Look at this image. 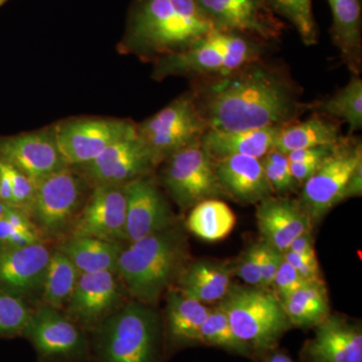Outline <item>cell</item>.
I'll return each instance as SVG.
<instances>
[{"instance_id": "6da1fadb", "label": "cell", "mask_w": 362, "mask_h": 362, "mask_svg": "<svg viewBox=\"0 0 362 362\" xmlns=\"http://www.w3.org/2000/svg\"><path fill=\"white\" fill-rule=\"evenodd\" d=\"M192 92L209 129L282 127L310 111L289 73L263 59L223 77L197 80Z\"/></svg>"}, {"instance_id": "7a4b0ae2", "label": "cell", "mask_w": 362, "mask_h": 362, "mask_svg": "<svg viewBox=\"0 0 362 362\" xmlns=\"http://www.w3.org/2000/svg\"><path fill=\"white\" fill-rule=\"evenodd\" d=\"M188 264L187 235L175 225L123 247L116 273L133 299L153 306Z\"/></svg>"}, {"instance_id": "3957f363", "label": "cell", "mask_w": 362, "mask_h": 362, "mask_svg": "<svg viewBox=\"0 0 362 362\" xmlns=\"http://www.w3.org/2000/svg\"><path fill=\"white\" fill-rule=\"evenodd\" d=\"M214 25L195 0H137L128 25V47L158 58L188 49Z\"/></svg>"}, {"instance_id": "277c9868", "label": "cell", "mask_w": 362, "mask_h": 362, "mask_svg": "<svg viewBox=\"0 0 362 362\" xmlns=\"http://www.w3.org/2000/svg\"><path fill=\"white\" fill-rule=\"evenodd\" d=\"M89 335L94 362H168L163 319L153 306L134 299Z\"/></svg>"}, {"instance_id": "5b68a950", "label": "cell", "mask_w": 362, "mask_h": 362, "mask_svg": "<svg viewBox=\"0 0 362 362\" xmlns=\"http://www.w3.org/2000/svg\"><path fill=\"white\" fill-rule=\"evenodd\" d=\"M218 306L225 312L235 337L255 361L278 349L292 325L282 301L271 289L233 284Z\"/></svg>"}, {"instance_id": "8992f818", "label": "cell", "mask_w": 362, "mask_h": 362, "mask_svg": "<svg viewBox=\"0 0 362 362\" xmlns=\"http://www.w3.org/2000/svg\"><path fill=\"white\" fill-rule=\"evenodd\" d=\"M269 45L240 33L214 30L185 51L157 59L154 77L189 76L197 80L223 77L263 59Z\"/></svg>"}, {"instance_id": "52a82bcc", "label": "cell", "mask_w": 362, "mask_h": 362, "mask_svg": "<svg viewBox=\"0 0 362 362\" xmlns=\"http://www.w3.org/2000/svg\"><path fill=\"white\" fill-rule=\"evenodd\" d=\"M207 129L192 90L137 125L138 134L157 164L181 149L201 142Z\"/></svg>"}, {"instance_id": "ba28073f", "label": "cell", "mask_w": 362, "mask_h": 362, "mask_svg": "<svg viewBox=\"0 0 362 362\" xmlns=\"http://www.w3.org/2000/svg\"><path fill=\"white\" fill-rule=\"evenodd\" d=\"M361 162V140L342 136L315 173L302 185L299 202L313 226L318 225L333 207L344 201L345 187Z\"/></svg>"}, {"instance_id": "9c48e42d", "label": "cell", "mask_w": 362, "mask_h": 362, "mask_svg": "<svg viewBox=\"0 0 362 362\" xmlns=\"http://www.w3.org/2000/svg\"><path fill=\"white\" fill-rule=\"evenodd\" d=\"M161 182L183 211L199 202L226 199L216 173V161L201 142L175 152L164 160Z\"/></svg>"}, {"instance_id": "30bf717a", "label": "cell", "mask_w": 362, "mask_h": 362, "mask_svg": "<svg viewBox=\"0 0 362 362\" xmlns=\"http://www.w3.org/2000/svg\"><path fill=\"white\" fill-rule=\"evenodd\" d=\"M21 335L32 343L39 362L93 361L89 333L47 305L32 312Z\"/></svg>"}, {"instance_id": "8fae6325", "label": "cell", "mask_w": 362, "mask_h": 362, "mask_svg": "<svg viewBox=\"0 0 362 362\" xmlns=\"http://www.w3.org/2000/svg\"><path fill=\"white\" fill-rule=\"evenodd\" d=\"M137 132V125L119 119H80L59 124L54 138L68 166H84L105 149Z\"/></svg>"}, {"instance_id": "7c38bea8", "label": "cell", "mask_w": 362, "mask_h": 362, "mask_svg": "<svg viewBox=\"0 0 362 362\" xmlns=\"http://www.w3.org/2000/svg\"><path fill=\"white\" fill-rule=\"evenodd\" d=\"M214 30L240 33L270 45L285 25L265 0H195Z\"/></svg>"}, {"instance_id": "4fadbf2b", "label": "cell", "mask_w": 362, "mask_h": 362, "mask_svg": "<svg viewBox=\"0 0 362 362\" xmlns=\"http://www.w3.org/2000/svg\"><path fill=\"white\" fill-rule=\"evenodd\" d=\"M70 166L37 183L32 211L37 226L49 238L63 235L74 223L82 197V181Z\"/></svg>"}, {"instance_id": "5bb4252c", "label": "cell", "mask_w": 362, "mask_h": 362, "mask_svg": "<svg viewBox=\"0 0 362 362\" xmlns=\"http://www.w3.org/2000/svg\"><path fill=\"white\" fill-rule=\"evenodd\" d=\"M115 272L82 274L78 277L66 314L88 333L120 308L122 288Z\"/></svg>"}, {"instance_id": "9a60e30c", "label": "cell", "mask_w": 362, "mask_h": 362, "mask_svg": "<svg viewBox=\"0 0 362 362\" xmlns=\"http://www.w3.org/2000/svg\"><path fill=\"white\" fill-rule=\"evenodd\" d=\"M157 162L137 132L104 150L97 158L81 166L85 175L98 185H124L150 175Z\"/></svg>"}, {"instance_id": "2e32d148", "label": "cell", "mask_w": 362, "mask_h": 362, "mask_svg": "<svg viewBox=\"0 0 362 362\" xmlns=\"http://www.w3.org/2000/svg\"><path fill=\"white\" fill-rule=\"evenodd\" d=\"M124 188L127 242H136L176 225L175 214L151 175L136 178Z\"/></svg>"}, {"instance_id": "e0dca14e", "label": "cell", "mask_w": 362, "mask_h": 362, "mask_svg": "<svg viewBox=\"0 0 362 362\" xmlns=\"http://www.w3.org/2000/svg\"><path fill=\"white\" fill-rule=\"evenodd\" d=\"M73 223L71 235L112 242L127 240L124 185H96L82 213Z\"/></svg>"}, {"instance_id": "ac0fdd59", "label": "cell", "mask_w": 362, "mask_h": 362, "mask_svg": "<svg viewBox=\"0 0 362 362\" xmlns=\"http://www.w3.org/2000/svg\"><path fill=\"white\" fill-rule=\"evenodd\" d=\"M0 160L18 169L35 185L68 168L59 153L54 130L25 133L1 140Z\"/></svg>"}, {"instance_id": "d6986e66", "label": "cell", "mask_w": 362, "mask_h": 362, "mask_svg": "<svg viewBox=\"0 0 362 362\" xmlns=\"http://www.w3.org/2000/svg\"><path fill=\"white\" fill-rule=\"evenodd\" d=\"M301 362H362L361 324L330 314L314 327L300 351Z\"/></svg>"}, {"instance_id": "ffe728a7", "label": "cell", "mask_w": 362, "mask_h": 362, "mask_svg": "<svg viewBox=\"0 0 362 362\" xmlns=\"http://www.w3.org/2000/svg\"><path fill=\"white\" fill-rule=\"evenodd\" d=\"M257 225L262 242L285 252L293 240L313 228L299 199L272 195L257 204Z\"/></svg>"}, {"instance_id": "44dd1931", "label": "cell", "mask_w": 362, "mask_h": 362, "mask_svg": "<svg viewBox=\"0 0 362 362\" xmlns=\"http://www.w3.org/2000/svg\"><path fill=\"white\" fill-rule=\"evenodd\" d=\"M52 252L42 242L30 246L0 247V286L11 294L42 289Z\"/></svg>"}, {"instance_id": "7402d4cb", "label": "cell", "mask_w": 362, "mask_h": 362, "mask_svg": "<svg viewBox=\"0 0 362 362\" xmlns=\"http://www.w3.org/2000/svg\"><path fill=\"white\" fill-rule=\"evenodd\" d=\"M216 173L226 199L240 204H257L275 195L261 159L246 156L218 159Z\"/></svg>"}, {"instance_id": "603a6c76", "label": "cell", "mask_w": 362, "mask_h": 362, "mask_svg": "<svg viewBox=\"0 0 362 362\" xmlns=\"http://www.w3.org/2000/svg\"><path fill=\"white\" fill-rule=\"evenodd\" d=\"M211 308L187 296L180 289H170L163 319L164 341L168 358L180 350L201 346V329Z\"/></svg>"}, {"instance_id": "cb8c5ba5", "label": "cell", "mask_w": 362, "mask_h": 362, "mask_svg": "<svg viewBox=\"0 0 362 362\" xmlns=\"http://www.w3.org/2000/svg\"><path fill=\"white\" fill-rule=\"evenodd\" d=\"M230 262L199 259L185 267L176 285L177 289L204 304L220 302L233 285Z\"/></svg>"}, {"instance_id": "d4e9b609", "label": "cell", "mask_w": 362, "mask_h": 362, "mask_svg": "<svg viewBox=\"0 0 362 362\" xmlns=\"http://www.w3.org/2000/svg\"><path fill=\"white\" fill-rule=\"evenodd\" d=\"M281 127L243 131L207 129L201 145L214 161L233 156L262 159L274 148Z\"/></svg>"}, {"instance_id": "484cf974", "label": "cell", "mask_w": 362, "mask_h": 362, "mask_svg": "<svg viewBox=\"0 0 362 362\" xmlns=\"http://www.w3.org/2000/svg\"><path fill=\"white\" fill-rule=\"evenodd\" d=\"M332 13L330 33L343 63L354 75L362 68L361 0H328Z\"/></svg>"}, {"instance_id": "4316f807", "label": "cell", "mask_w": 362, "mask_h": 362, "mask_svg": "<svg viewBox=\"0 0 362 362\" xmlns=\"http://www.w3.org/2000/svg\"><path fill=\"white\" fill-rule=\"evenodd\" d=\"M342 135L335 119L313 113L305 121H295L279 129L274 148L287 156L295 150L337 144Z\"/></svg>"}, {"instance_id": "83f0119b", "label": "cell", "mask_w": 362, "mask_h": 362, "mask_svg": "<svg viewBox=\"0 0 362 362\" xmlns=\"http://www.w3.org/2000/svg\"><path fill=\"white\" fill-rule=\"evenodd\" d=\"M121 242L98 239L93 237L71 235L59 250L71 259L82 274L98 272H115L119 257L123 250Z\"/></svg>"}, {"instance_id": "f1b7e54d", "label": "cell", "mask_w": 362, "mask_h": 362, "mask_svg": "<svg viewBox=\"0 0 362 362\" xmlns=\"http://www.w3.org/2000/svg\"><path fill=\"white\" fill-rule=\"evenodd\" d=\"M292 327L310 329L330 315L325 283H310L282 301Z\"/></svg>"}, {"instance_id": "f546056e", "label": "cell", "mask_w": 362, "mask_h": 362, "mask_svg": "<svg viewBox=\"0 0 362 362\" xmlns=\"http://www.w3.org/2000/svg\"><path fill=\"white\" fill-rule=\"evenodd\" d=\"M237 223V216L220 199H206L192 207L187 220L190 233L206 242L226 239Z\"/></svg>"}, {"instance_id": "4dcf8cb0", "label": "cell", "mask_w": 362, "mask_h": 362, "mask_svg": "<svg viewBox=\"0 0 362 362\" xmlns=\"http://www.w3.org/2000/svg\"><path fill=\"white\" fill-rule=\"evenodd\" d=\"M310 111L349 124V132L362 128V81L359 76L351 80L332 96L310 103Z\"/></svg>"}, {"instance_id": "1f68e13d", "label": "cell", "mask_w": 362, "mask_h": 362, "mask_svg": "<svg viewBox=\"0 0 362 362\" xmlns=\"http://www.w3.org/2000/svg\"><path fill=\"white\" fill-rule=\"evenodd\" d=\"M78 277V269L63 252H52L42 286L45 305L62 310L70 301Z\"/></svg>"}, {"instance_id": "d6a6232c", "label": "cell", "mask_w": 362, "mask_h": 362, "mask_svg": "<svg viewBox=\"0 0 362 362\" xmlns=\"http://www.w3.org/2000/svg\"><path fill=\"white\" fill-rule=\"evenodd\" d=\"M201 346L214 347L233 354L252 359L246 345L235 337L228 323V317L220 307L209 310V315L201 329Z\"/></svg>"}, {"instance_id": "836d02e7", "label": "cell", "mask_w": 362, "mask_h": 362, "mask_svg": "<svg viewBox=\"0 0 362 362\" xmlns=\"http://www.w3.org/2000/svg\"><path fill=\"white\" fill-rule=\"evenodd\" d=\"M272 11L296 30L305 45L319 42V28L312 9V0H265Z\"/></svg>"}, {"instance_id": "e575fe53", "label": "cell", "mask_w": 362, "mask_h": 362, "mask_svg": "<svg viewBox=\"0 0 362 362\" xmlns=\"http://www.w3.org/2000/svg\"><path fill=\"white\" fill-rule=\"evenodd\" d=\"M261 162L274 194L289 197L293 192H297L300 187L292 176L290 162L286 154L272 149L261 159Z\"/></svg>"}, {"instance_id": "d590c367", "label": "cell", "mask_w": 362, "mask_h": 362, "mask_svg": "<svg viewBox=\"0 0 362 362\" xmlns=\"http://www.w3.org/2000/svg\"><path fill=\"white\" fill-rule=\"evenodd\" d=\"M32 312L20 297L0 292V335L23 334Z\"/></svg>"}, {"instance_id": "8d00e7d4", "label": "cell", "mask_w": 362, "mask_h": 362, "mask_svg": "<svg viewBox=\"0 0 362 362\" xmlns=\"http://www.w3.org/2000/svg\"><path fill=\"white\" fill-rule=\"evenodd\" d=\"M262 257L263 242L247 247L233 263V275L242 279L247 285L262 288Z\"/></svg>"}, {"instance_id": "74e56055", "label": "cell", "mask_w": 362, "mask_h": 362, "mask_svg": "<svg viewBox=\"0 0 362 362\" xmlns=\"http://www.w3.org/2000/svg\"><path fill=\"white\" fill-rule=\"evenodd\" d=\"M8 171L13 187V207L21 209L23 213H30L33 201H35L37 185L30 178L14 168L11 164L4 162Z\"/></svg>"}, {"instance_id": "f35d334b", "label": "cell", "mask_w": 362, "mask_h": 362, "mask_svg": "<svg viewBox=\"0 0 362 362\" xmlns=\"http://www.w3.org/2000/svg\"><path fill=\"white\" fill-rule=\"evenodd\" d=\"M307 284H310V283L306 282L283 257L282 263H281L271 287L273 288V291L277 295L279 299L283 301L286 298L289 297L293 293L301 289Z\"/></svg>"}, {"instance_id": "ab89813d", "label": "cell", "mask_w": 362, "mask_h": 362, "mask_svg": "<svg viewBox=\"0 0 362 362\" xmlns=\"http://www.w3.org/2000/svg\"><path fill=\"white\" fill-rule=\"evenodd\" d=\"M283 257L308 283H324L318 259H308L291 251L283 252Z\"/></svg>"}, {"instance_id": "60d3db41", "label": "cell", "mask_w": 362, "mask_h": 362, "mask_svg": "<svg viewBox=\"0 0 362 362\" xmlns=\"http://www.w3.org/2000/svg\"><path fill=\"white\" fill-rule=\"evenodd\" d=\"M283 261V252L274 249L263 242L262 257V288L270 289L276 274Z\"/></svg>"}, {"instance_id": "b9f144b4", "label": "cell", "mask_w": 362, "mask_h": 362, "mask_svg": "<svg viewBox=\"0 0 362 362\" xmlns=\"http://www.w3.org/2000/svg\"><path fill=\"white\" fill-rule=\"evenodd\" d=\"M287 251H291L300 256L308 259H317L315 247H314L313 235L311 232L302 233L293 240Z\"/></svg>"}, {"instance_id": "7bdbcfd3", "label": "cell", "mask_w": 362, "mask_h": 362, "mask_svg": "<svg viewBox=\"0 0 362 362\" xmlns=\"http://www.w3.org/2000/svg\"><path fill=\"white\" fill-rule=\"evenodd\" d=\"M362 194V162L356 166L350 175L344 189V201L350 197H361Z\"/></svg>"}, {"instance_id": "ee69618b", "label": "cell", "mask_w": 362, "mask_h": 362, "mask_svg": "<svg viewBox=\"0 0 362 362\" xmlns=\"http://www.w3.org/2000/svg\"><path fill=\"white\" fill-rule=\"evenodd\" d=\"M259 362H296L292 358L289 354L282 350L278 349L267 354L264 358H262Z\"/></svg>"}, {"instance_id": "f6af8a7d", "label": "cell", "mask_w": 362, "mask_h": 362, "mask_svg": "<svg viewBox=\"0 0 362 362\" xmlns=\"http://www.w3.org/2000/svg\"><path fill=\"white\" fill-rule=\"evenodd\" d=\"M6 207L7 204L0 201V220H1L2 218H4V213H6Z\"/></svg>"}, {"instance_id": "bcb514c9", "label": "cell", "mask_w": 362, "mask_h": 362, "mask_svg": "<svg viewBox=\"0 0 362 362\" xmlns=\"http://www.w3.org/2000/svg\"><path fill=\"white\" fill-rule=\"evenodd\" d=\"M6 0H0V6H1L2 4H4V2H6Z\"/></svg>"}]
</instances>
